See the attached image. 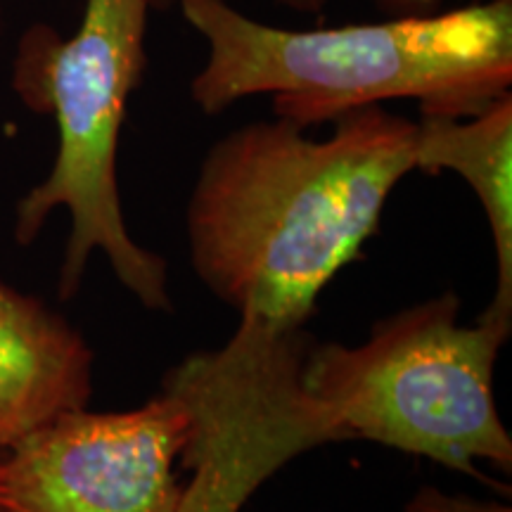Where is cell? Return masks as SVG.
Returning <instances> with one entry per match:
<instances>
[{
    "instance_id": "6da1fadb",
    "label": "cell",
    "mask_w": 512,
    "mask_h": 512,
    "mask_svg": "<svg viewBox=\"0 0 512 512\" xmlns=\"http://www.w3.org/2000/svg\"><path fill=\"white\" fill-rule=\"evenodd\" d=\"M330 138L290 121H254L216 140L188 204L197 278L240 311L230 342L271 356L302 342L320 292L377 230L415 171L418 124L363 107Z\"/></svg>"
},
{
    "instance_id": "7a4b0ae2",
    "label": "cell",
    "mask_w": 512,
    "mask_h": 512,
    "mask_svg": "<svg viewBox=\"0 0 512 512\" xmlns=\"http://www.w3.org/2000/svg\"><path fill=\"white\" fill-rule=\"evenodd\" d=\"M176 5L209 46L190 83L192 102L209 117L252 95H271L275 117L299 128L384 100L470 117L510 93L512 0L306 31L271 27L228 0Z\"/></svg>"
},
{
    "instance_id": "3957f363",
    "label": "cell",
    "mask_w": 512,
    "mask_h": 512,
    "mask_svg": "<svg viewBox=\"0 0 512 512\" xmlns=\"http://www.w3.org/2000/svg\"><path fill=\"white\" fill-rule=\"evenodd\" d=\"M147 0H86L79 29L62 36L31 24L19 36L12 88L57 126V155L46 181L17 204L15 238L31 245L55 209L72 216L60 266L62 299L74 297L93 252H102L145 309L169 311L166 264L128 233L117 181L121 126L147 64Z\"/></svg>"
},
{
    "instance_id": "277c9868",
    "label": "cell",
    "mask_w": 512,
    "mask_h": 512,
    "mask_svg": "<svg viewBox=\"0 0 512 512\" xmlns=\"http://www.w3.org/2000/svg\"><path fill=\"white\" fill-rule=\"evenodd\" d=\"M446 292L377 323L358 347L306 354L299 427L309 446L366 439L479 477L475 463L512 467V439L494 399V366L510 323H458Z\"/></svg>"
},
{
    "instance_id": "5b68a950",
    "label": "cell",
    "mask_w": 512,
    "mask_h": 512,
    "mask_svg": "<svg viewBox=\"0 0 512 512\" xmlns=\"http://www.w3.org/2000/svg\"><path fill=\"white\" fill-rule=\"evenodd\" d=\"M190 415L171 392L126 413L69 411L0 456V512H181Z\"/></svg>"
},
{
    "instance_id": "8992f818",
    "label": "cell",
    "mask_w": 512,
    "mask_h": 512,
    "mask_svg": "<svg viewBox=\"0 0 512 512\" xmlns=\"http://www.w3.org/2000/svg\"><path fill=\"white\" fill-rule=\"evenodd\" d=\"M91 392L86 339L36 297L0 283V451L86 408Z\"/></svg>"
},
{
    "instance_id": "52a82bcc",
    "label": "cell",
    "mask_w": 512,
    "mask_h": 512,
    "mask_svg": "<svg viewBox=\"0 0 512 512\" xmlns=\"http://www.w3.org/2000/svg\"><path fill=\"white\" fill-rule=\"evenodd\" d=\"M415 124V169L453 171L484 207L498 259L496 294L484 316L512 325V95L470 117L422 114Z\"/></svg>"
},
{
    "instance_id": "ba28073f",
    "label": "cell",
    "mask_w": 512,
    "mask_h": 512,
    "mask_svg": "<svg viewBox=\"0 0 512 512\" xmlns=\"http://www.w3.org/2000/svg\"><path fill=\"white\" fill-rule=\"evenodd\" d=\"M406 512H510V508L501 503H482L463 496H446L432 489V486H425L406 505Z\"/></svg>"
},
{
    "instance_id": "9c48e42d",
    "label": "cell",
    "mask_w": 512,
    "mask_h": 512,
    "mask_svg": "<svg viewBox=\"0 0 512 512\" xmlns=\"http://www.w3.org/2000/svg\"><path fill=\"white\" fill-rule=\"evenodd\" d=\"M285 8L297 12H320L328 0H278ZM441 0H377V5L384 12H394V15H427V12H437Z\"/></svg>"
},
{
    "instance_id": "30bf717a",
    "label": "cell",
    "mask_w": 512,
    "mask_h": 512,
    "mask_svg": "<svg viewBox=\"0 0 512 512\" xmlns=\"http://www.w3.org/2000/svg\"><path fill=\"white\" fill-rule=\"evenodd\" d=\"M147 3H150L152 10H166L171 8V5H176L178 0H147Z\"/></svg>"
},
{
    "instance_id": "8fae6325",
    "label": "cell",
    "mask_w": 512,
    "mask_h": 512,
    "mask_svg": "<svg viewBox=\"0 0 512 512\" xmlns=\"http://www.w3.org/2000/svg\"><path fill=\"white\" fill-rule=\"evenodd\" d=\"M0 29H3V0H0Z\"/></svg>"
},
{
    "instance_id": "7c38bea8",
    "label": "cell",
    "mask_w": 512,
    "mask_h": 512,
    "mask_svg": "<svg viewBox=\"0 0 512 512\" xmlns=\"http://www.w3.org/2000/svg\"><path fill=\"white\" fill-rule=\"evenodd\" d=\"M0 456H3V451H0Z\"/></svg>"
}]
</instances>
